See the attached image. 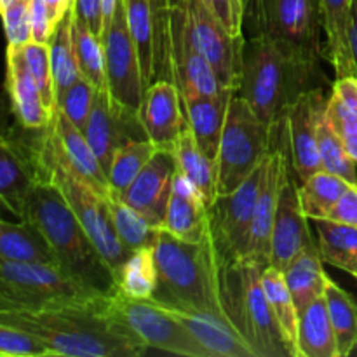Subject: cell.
Masks as SVG:
<instances>
[{"label": "cell", "mask_w": 357, "mask_h": 357, "mask_svg": "<svg viewBox=\"0 0 357 357\" xmlns=\"http://www.w3.org/2000/svg\"><path fill=\"white\" fill-rule=\"evenodd\" d=\"M117 291L131 298H152L157 288V265L153 248H142L129 253L119 271Z\"/></svg>", "instance_id": "40"}, {"label": "cell", "mask_w": 357, "mask_h": 357, "mask_svg": "<svg viewBox=\"0 0 357 357\" xmlns=\"http://www.w3.org/2000/svg\"><path fill=\"white\" fill-rule=\"evenodd\" d=\"M296 347L298 357H340L324 295L300 314Z\"/></svg>", "instance_id": "31"}, {"label": "cell", "mask_w": 357, "mask_h": 357, "mask_svg": "<svg viewBox=\"0 0 357 357\" xmlns=\"http://www.w3.org/2000/svg\"><path fill=\"white\" fill-rule=\"evenodd\" d=\"M244 6V20H246L248 16L255 17V14H257V6H258V0H241Z\"/></svg>", "instance_id": "54"}, {"label": "cell", "mask_w": 357, "mask_h": 357, "mask_svg": "<svg viewBox=\"0 0 357 357\" xmlns=\"http://www.w3.org/2000/svg\"><path fill=\"white\" fill-rule=\"evenodd\" d=\"M349 47H351L352 61H354L357 75V0H352L351 20H349Z\"/></svg>", "instance_id": "53"}, {"label": "cell", "mask_w": 357, "mask_h": 357, "mask_svg": "<svg viewBox=\"0 0 357 357\" xmlns=\"http://www.w3.org/2000/svg\"><path fill=\"white\" fill-rule=\"evenodd\" d=\"M173 155L176 159V171L197 190L206 206L215 202L218 190H216V164L209 160L195 143L190 128H185L173 149Z\"/></svg>", "instance_id": "29"}, {"label": "cell", "mask_w": 357, "mask_h": 357, "mask_svg": "<svg viewBox=\"0 0 357 357\" xmlns=\"http://www.w3.org/2000/svg\"><path fill=\"white\" fill-rule=\"evenodd\" d=\"M352 0H319L321 23L326 35L324 56L331 63L337 79L357 77L349 47V20Z\"/></svg>", "instance_id": "28"}, {"label": "cell", "mask_w": 357, "mask_h": 357, "mask_svg": "<svg viewBox=\"0 0 357 357\" xmlns=\"http://www.w3.org/2000/svg\"><path fill=\"white\" fill-rule=\"evenodd\" d=\"M162 229L188 243H199L209 236L208 206L178 171Z\"/></svg>", "instance_id": "24"}, {"label": "cell", "mask_w": 357, "mask_h": 357, "mask_svg": "<svg viewBox=\"0 0 357 357\" xmlns=\"http://www.w3.org/2000/svg\"><path fill=\"white\" fill-rule=\"evenodd\" d=\"M45 9H47L49 20H51L52 26H58L59 21L73 9L75 0H44Z\"/></svg>", "instance_id": "52"}, {"label": "cell", "mask_w": 357, "mask_h": 357, "mask_svg": "<svg viewBox=\"0 0 357 357\" xmlns=\"http://www.w3.org/2000/svg\"><path fill=\"white\" fill-rule=\"evenodd\" d=\"M326 220L357 227V185H349Z\"/></svg>", "instance_id": "49"}, {"label": "cell", "mask_w": 357, "mask_h": 357, "mask_svg": "<svg viewBox=\"0 0 357 357\" xmlns=\"http://www.w3.org/2000/svg\"><path fill=\"white\" fill-rule=\"evenodd\" d=\"M26 131L14 115L9 98L0 96V192L17 220L23 218L28 188L45 174L42 162L45 129L35 142L28 139Z\"/></svg>", "instance_id": "9"}, {"label": "cell", "mask_w": 357, "mask_h": 357, "mask_svg": "<svg viewBox=\"0 0 357 357\" xmlns=\"http://www.w3.org/2000/svg\"><path fill=\"white\" fill-rule=\"evenodd\" d=\"M20 47L21 52H23L24 63H26L33 80L37 82L38 91H40L45 107L51 112H56L58 96H56L54 79H52L51 49H49V44H45V42L30 40L26 42V44H21Z\"/></svg>", "instance_id": "44"}, {"label": "cell", "mask_w": 357, "mask_h": 357, "mask_svg": "<svg viewBox=\"0 0 357 357\" xmlns=\"http://www.w3.org/2000/svg\"><path fill=\"white\" fill-rule=\"evenodd\" d=\"M96 93V87H94L86 77H80L75 84H72V86L58 98L56 110L65 114L77 128L84 129L87 119H89L91 110H93Z\"/></svg>", "instance_id": "45"}, {"label": "cell", "mask_w": 357, "mask_h": 357, "mask_svg": "<svg viewBox=\"0 0 357 357\" xmlns=\"http://www.w3.org/2000/svg\"><path fill=\"white\" fill-rule=\"evenodd\" d=\"M6 89L14 115L23 128L42 131L51 126L54 112L45 107L37 82L24 63L20 45L7 44Z\"/></svg>", "instance_id": "22"}, {"label": "cell", "mask_w": 357, "mask_h": 357, "mask_svg": "<svg viewBox=\"0 0 357 357\" xmlns=\"http://www.w3.org/2000/svg\"><path fill=\"white\" fill-rule=\"evenodd\" d=\"M317 232V246L324 264L345 271L357 279V227L331 220H312Z\"/></svg>", "instance_id": "33"}, {"label": "cell", "mask_w": 357, "mask_h": 357, "mask_svg": "<svg viewBox=\"0 0 357 357\" xmlns=\"http://www.w3.org/2000/svg\"><path fill=\"white\" fill-rule=\"evenodd\" d=\"M291 166V164H289ZM314 239L309 227V218L303 213L298 197V185L291 173L286 174L279 194L278 211L271 239V265L284 271L289 261Z\"/></svg>", "instance_id": "21"}, {"label": "cell", "mask_w": 357, "mask_h": 357, "mask_svg": "<svg viewBox=\"0 0 357 357\" xmlns=\"http://www.w3.org/2000/svg\"><path fill=\"white\" fill-rule=\"evenodd\" d=\"M73 13L96 35L103 33V0H75Z\"/></svg>", "instance_id": "50"}, {"label": "cell", "mask_w": 357, "mask_h": 357, "mask_svg": "<svg viewBox=\"0 0 357 357\" xmlns=\"http://www.w3.org/2000/svg\"><path fill=\"white\" fill-rule=\"evenodd\" d=\"M265 167L267 159L236 190L216 195L215 202L209 206V236L220 265L246 258L251 222L265 176Z\"/></svg>", "instance_id": "11"}, {"label": "cell", "mask_w": 357, "mask_h": 357, "mask_svg": "<svg viewBox=\"0 0 357 357\" xmlns=\"http://www.w3.org/2000/svg\"><path fill=\"white\" fill-rule=\"evenodd\" d=\"M10 2H13V0H0V13H2V10L6 9Z\"/></svg>", "instance_id": "56"}, {"label": "cell", "mask_w": 357, "mask_h": 357, "mask_svg": "<svg viewBox=\"0 0 357 357\" xmlns=\"http://www.w3.org/2000/svg\"><path fill=\"white\" fill-rule=\"evenodd\" d=\"M234 94V93H232ZM232 94L225 96H181L187 114L188 128L194 135L195 143L209 160L216 164L222 143L223 128L229 110V100Z\"/></svg>", "instance_id": "26"}, {"label": "cell", "mask_w": 357, "mask_h": 357, "mask_svg": "<svg viewBox=\"0 0 357 357\" xmlns=\"http://www.w3.org/2000/svg\"><path fill=\"white\" fill-rule=\"evenodd\" d=\"M110 296L89 288L58 265L0 257V310L40 309L56 303H105Z\"/></svg>", "instance_id": "7"}, {"label": "cell", "mask_w": 357, "mask_h": 357, "mask_svg": "<svg viewBox=\"0 0 357 357\" xmlns=\"http://www.w3.org/2000/svg\"><path fill=\"white\" fill-rule=\"evenodd\" d=\"M187 20L192 37L225 89L236 93L241 77L244 35L234 37L199 0H187Z\"/></svg>", "instance_id": "15"}, {"label": "cell", "mask_w": 357, "mask_h": 357, "mask_svg": "<svg viewBox=\"0 0 357 357\" xmlns=\"http://www.w3.org/2000/svg\"><path fill=\"white\" fill-rule=\"evenodd\" d=\"M319 77L317 56L258 31L244 38L236 94L260 121L278 126L300 96L321 87Z\"/></svg>", "instance_id": "2"}, {"label": "cell", "mask_w": 357, "mask_h": 357, "mask_svg": "<svg viewBox=\"0 0 357 357\" xmlns=\"http://www.w3.org/2000/svg\"><path fill=\"white\" fill-rule=\"evenodd\" d=\"M0 257L56 265L54 255L40 230L24 218L13 222L0 216Z\"/></svg>", "instance_id": "30"}, {"label": "cell", "mask_w": 357, "mask_h": 357, "mask_svg": "<svg viewBox=\"0 0 357 357\" xmlns=\"http://www.w3.org/2000/svg\"><path fill=\"white\" fill-rule=\"evenodd\" d=\"M326 115L357 164V77L335 79L328 96Z\"/></svg>", "instance_id": "32"}, {"label": "cell", "mask_w": 357, "mask_h": 357, "mask_svg": "<svg viewBox=\"0 0 357 357\" xmlns=\"http://www.w3.org/2000/svg\"><path fill=\"white\" fill-rule=\"evenodd\" d=\"M274 136L275 126L260 121L239 94L230 96L216 159L218 195L236 190L267 159L274 145Z\"/></svg>", "instance_id": "8"}, {"label": "cell", "mask_w": 357, "mask_h": 357, "mask_svg": "<svg viewBox=\"0 0 357 357\" xmlns=\"http://www.w3.org/2000/svg\"><path fill=\"white\" fill-rule=\"evenodd\" d=\"M6 215L14 216L13 211H10L9 202L6 201V197H3V194H2V192H0V216H6Z\"/></svg>", "instance_id": "55"}, {"label": "cell", "mask_w": 357, "mask_h": 357, "mask_svg": "<svg viewBox=\"0 0 357 357\" xmlns=\"http://www.w3.org/2000/svg\"><path fill=\"white\" fill-rule=\"evenodd\" d=\"M349 181L326 169L310 174L298 185V197L309 220L328 218L333 206L349 187Z\"/></svg>", "instance_id": "36"}, {"label": "cell", "mask_w": 357, "mask_h": 357, "mask_svg": "<svg viewBox=\"0 0 357 357\" xmlns=\"http://www.w3.org/2000/svg\"><path fill=\"white\" fill-rule=\"evenodd\" d=\"M234 37L243 35L244 6L241 0H199Z\"/></svg>", "instance_id": "48"}, {"label": "cell", "mask_w": 357, "mask_h": 357, "mask_svg": "<svg viewBox=\"0 0 357 357\" xmlns=\"http://www.w3.org/2000/svg\"><path fill=\"white\" fill-rule=\"evenodd\" d=\"M0 357H51V354L28 333L0 323Z\"/></svg>", "instance_id": "47"}, {"label": "cell", "mask_w": 357, "mask_h": 357, "mask_svg": "<svg viewBox=\"0 0 357 357\" xmlns=\"http://www.w3.org/2000/svg\"><path fill=\"white\" fill-rule=\"evenodd\" d=\"M128 24L138 52L143 86L155 82V24L150 0H124Z\"/></svg>", "instance_id": "34"}, {"label": "cell", "mask_w": 357, "mask_h": 357, "mask_svg": "<svg viewBox=\"0 0 357 357\" xmlns=\"http://www.w3.org/2000/svg\"><path fill=\"white\" fill-rule=\"evenodd\" d=\"M10 324L40 342L49 354L66 357H138L146 345L105 303H56L40 309L0 310Z\"/></svg>", "instance_id": "1"}, {"label": "cell", "mask_w": 357, "mask_h": 357, "mask_svg": "<svg viewBox=\"0 0 357 357\" xmlns=\"http://www.w3.org/2000/svg\"><path fill=\"white\" fill-rule=\"evenodd\" d=\"M258 28L261 33L288 42L309 54H324L321 47L319 0H258Z\"/></svg>", "instance_id": "14"}, {"label": "cell", "mask_w": 357, "mask_h": 357, "mask_svg": "<svg viewBox=\"0 0 357 357\" xmlns=\"http://www.w3.org/2000/svg\"><path fill=\"white\" fill-rule=\"evenodd\" d=\"M328 96L323 87L309 91L289 107L282 128L286 136V152L289 164L300 181L323 169L317 146V126L326 108Z\"/></svg>", "instance_id": "16"}, {"label": "cell", "mask_w": 357, "mask_h": 357, "mask_svg": "<svg viewBox=\"0 0 357 357\" xmlns=\"http://www.w3.org/2000/svg\"><path fill=\"white\" fill-rule=\"evenodd\" d=\"M157 146L149 138L131 139L119 146L112 159L110 169H108V183H110L112 194H122L129 185L135 181L143 171V167L149 164L153 153L157 152Z\"/></svg>", "instance_id": "41"}, {"label": "cell", "mask_w": 357, "mask_h": 357, "mask_svg": "<svg viewBox=\"0 0 357 357\" xmlns=\"http://www.w3.org/2000/svg\"><path fill=\"white\" fill-rule=\"evenodd\" d=\"M108 309L146 347L183 357H211L187 326L153 298H131L115 291L108 298Z\"/></svg>", "instance_id": "10"}, {"label": "cell", "mask_w": 357, "mask_h": 357, "mask_svg": "<svg viewBox=\"0 0 357 357\" xmlns=\"http://www.w3.org/2000/svg\"><path fill=\"white\" fill-rule=\"evenodd\" d=\"M0 16L7 44L21 45L31 40V0H13Z\"/></svg>", "instance_id": "46"}, {"label": "cell", "mask_w": 357, "mask_h": 357, "mask_svg": "<svg viewBox=\"0 0 357 357\" xmlns=\"http://www.w3.org/2000/svg\"><path fill=\"white\" fill-rule=\"evenodd\" d=\"M82 132L100 159L105 173H108L110 169L112 159L119 146L131 139L146 138L138 112L119 105L110 96L108 87L98 89L93 110H91Z\"/></svg>", "instance_id": "17"}, {"label": "cell", "mask_w": 357, "mask_h": 357, "mask_svg": "<svg viewBox=\"0 0 357 357\" xmlns=\"http://www.w3.org/2000/svg\"><path fill=\"white\" fill-rule=\"evenodd\" d=\"M138 115L146 138L159 150L173 152L178 138L188 126L183 98L171 79H159L146 87Z\"/></svg>", "instance_id": "19"}, {"label": "cell", "mask_w": 357, "mask_h": 357, "mask_svg": "<svg viewBox=\"0 0 357 357\" xmlns=\"http://www.w3.org/2000/svg\"><path fill=\"white\" fill-rule=\"evenodd\" d=\"M23 218L40 230L61 271L107 296L117 291L114 272L47 174L28 188Z\"/></svg>", "instance_id": "3"}, {"label": "cell", "mask_w": 357, "mask_h": 357, "mask_svg": "<svg viewBox=\"0 0 357 357\" xmlns=\"http://www.w3.org/2000/svg\"><path fill=\"white\" fill-rule=\"evenodd\" d=\"M153 255L157 288L152 298L155 302L199 310L229 323L220 295V264L211 236L188 243L160 229Z\"/></svg>", "instance_id": "4"}, {"label": "cell", "mask_w": 357, "mask_h": 357, "mask_svg": "<svg viewBox=\"0 0 357 357\" xmlns=\"http://www.w3.org/2000/svg\"><path fill=\"white\" fill-rule=\"evenodd\" d=\"M323 264L324 261L321 257L319 246H317V239L314 237L282 271L286 284L291 291L293 302L298 310V316L314 300L324 295L330 278L324 272Z\"/></svg>", "instance_id": "27"}, {"label": "cell", "mask_w": 357, "mask_h": 357, "mask_svg": "<svg viewBox=\"0 0 357 357\" xmlns=\"http://www.w3.org/2000/svg\"><path fill=\"white\" fill-rule=\"evenodd\" d=\"M42 162H44L45 174L56 183L61 190L63 197L66 199L72 211L75 213L77 220L98 251L101 253L103 260L112 268L114 275L117 278L119 271L128 260L131 251L121 243L117 232H115L114 222H112L108 201L101 197L93 187L86 183L72 167L66 164L61 153L56 149L52 142L51 129L45 128L44 143H42Z\"/></svg>", "instance_id": "6"}, {"label": "cell", "mask_w": 357, "mask_h": 357, "mask_svg": "<svg viewBox=\"0 0 357 357\" xmlns=\"http://www.w3.org/2000/svg\"><path fill=\"white\" fill-rule=\"evenodd\" d=\"M52 33H54V26L49 20L44 0H31V40L49 44Z\"/></svg>", "instance_id": "51"}, {"label": "cell", "mask_w": 357, "mask_h": 357, "mask_svg": "<svg viewBox=\"0 0 357 357\" xmlns=\"http://www.w3.org/2000/svg\"><path fill=\"white\" fill-rule=\"evenodd\" d=\"M317 146H319L323 169L338 174L351 185H357V164L349 155L340 135L328 119L326 108L321 115L319 126H317Z\"/></svg>", "instance_id": "43"}, {"label": "cell", "mask_w": 357, "mask_h": 357, "mask_svg": "<svg viewBox=\"0 0 357 357\" xmlns=\"http://www.w3.org/2000/svg\"><path fill=\"white\" fill-rule=\"evenodd\" d=\"M176 178V159L169 150H157L142 173L122 194H115L128 206L162 229Z\"/></svg>", "instance_id": "20"}, {"label": "cell", "mask_w": 357, "mask_h": 357, "mask_svg": "<svg viewBox=\"0 0 357 357\" xmlns=\"http://www.w3.org/2000/svg\"><path fill=\"white\" fill-rule=\"evenodd\" d=\"M51 136L54 142L56 149L61 153L63 159L66 160L70 167L86 181L89 187H93L101 197L108 199L112 197V188L108 183V176L105 173L103 166H101L100 159L91 149L89 142H87L86 135L82 129L77 128L65 114L59 110L54 112L51 126Z\"/></svg>", "instance_id": "23"}, {"label": "cell", "mask_w": 357, "mask_h": 357, "mask_svg": "<svg viewBox=\"0 0 357 357\" xmlns=\"http://www.w3.org/2000/svg\"><path fill=\"white\" fill-rule=\"evenodd\" d=\"M261 284H264V291L267 295L272 314H274L275 321H278L279 328H281L282 335L288 342L289 351H291L293 357H298L296 337H298L300 316L295 302H293L291 291L286 284L284 274L279 268L267 265L261 272Z\"/></svg>", "instance_id": "35"}, {"label": "cell", "mask_w": 357, "mask_h": 357, "mask_svg": "<svg viewBox=\"0 0 357 357\" xmlns=\"http://www.w3.org/2000/svg\"><path fill=\"white\" fill-rule=\"evenodd\" d=\"M328 316L337 338L338 354L347 357L357 347V302L351 293L330 279L324 289Z\"/></svg>", "instance_id": "37"}, {"label": "cell", "mask_w": 357, "mask_h": 357, "mask_svg": "<svg viewBox=\"0 0 357 357\" xmlns=\"http://www.w3.org/2000/svg\"><path fill=\"white\" fill-rule=\"evenodd\" d=\"M73 30V49H75L77 63L82 77H86L96 89L107 86V75H105V51L103 42L100 35L94 33L80 17L73 13L72 21Z\"/></svg>", "instance_id": "42"}, {"label": "cell", "mask_w": 357, "mask_h": 357, "mask_svg": "<svg viewBox=\"0 0 357 357\" xmlns=\"http://www.w3.org/2000/svg\"><path fill=\"white\" fill-rule=\"evenodd\" d=\"M167 59L171 80L180 89L181 96H225L234 91L225 89L216 79L211 65L192 37L185 7L169 13L167 26Z\"/></svg>", "instance_id": "13"}, {"label": "cell", "mask_w": 357, "mask_h": 357, "mask_svg": "<svg viewBox=\"0 0 357 357\" xmlns=\"http://www.w3.org/2000/svg\"><path fill=\"white\" fill-rule=\"evenodd\" d=\"M264 268L246 258L220 265L223 310L255 357H293L264 291Z\"/></svg>", "instance_id": "5"}, {"label": "cell", "mask_w": 357, "mask_h": 357, "mask_svg": "<svg viewBox=\"0 0 357 357\" xmlns=\"http://www.w3.org/2000/svg\"><path fill=\"white\" fill-rule=\"evenodd\" d=\"M108 208H110L112 222H114L115 232H117L121 243L129 251L142 250V248H153L157 236L160 232V227L150 222L149 218L126 204L119 195L112 194L108 199Z\"/></svg>", "instance_id": "39"}, {"label": "cell", "mask_w": 357, "mask_h": 357, "mask_svg": "<svg viewBox=\"0 0 357 357\" xmlns=\"http://www.w3.org/2000/svg\"><path fill=\"white\" fill-rule=\"evenodd\" d=\"M105 51V75L110 96L129 110H139L145 86L138 52L128 24L124 0H117L110 24L101 33Z\"/></svg>", "instance_id": "12"}, {"label": "cell", "mask_w": 357, "mask_h": 357, "mask_svg": "<svg viewBox=\"0 0 357 357\" xmlns=\"http://www.w3.org/2000/svg\"><path fill=\"white\" fill-rule=\"evenodd\" d=\"M187 326L211 357H255L253 351L229 323L199 310L164 305Z\"/></svg>", "instance_id": "25"}, {"label": "cell", "mask_w": 357, "mask_h": 357, "mask_svg": "<svg viewBox=\"0 0 357 357\" xmlns=\"http://www.w3.org/2000/svg\"><path fill=\"white\" fill-rule=\"evenodd\" d=\"M278 131V126H275ZM289 169V159L286 146L272 145L271 153L267 157V167L265 176L261 181L260 194H258L257 206H255L253 222L250 230V243H248L246 260L257 261L261 265H271V239L272 227H274L275 211L279 204V194H281L282 183Z\"/></svg>", "instance_id": "18"}, {"label": "cell", "mask_w": 357, "mask_h": 357, "mask_svg": "<svg viewBox=\"0 0 357 357\" xmlns=\"http://www.w3.org/2000/svg\"><path fill=\"white\" fill-rule=\"evenodd\" d=\"M73 9L63 17L54 28L51 40H49V49H51V68L52 79H54L56 96H61L72 84L82 77L77 63L75 49H73Z\"/></svg>", "instance_id": "38"}]
</instances>
